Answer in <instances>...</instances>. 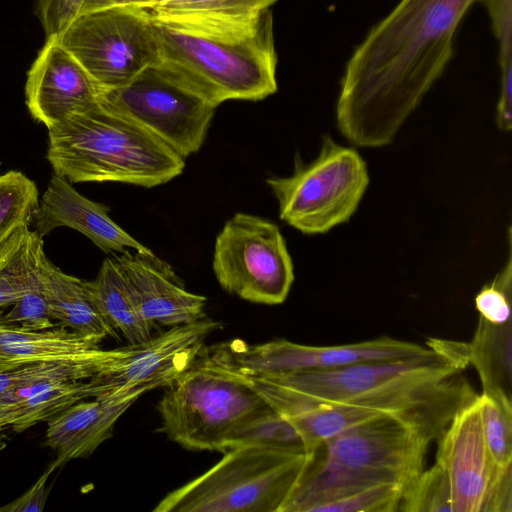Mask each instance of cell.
<instances>
[{
	"label": "cell",
	"mask_w": 512,
	"mask_h": 512,
	"mask_svg": "<svg viewBox=\"0 0 512 512\" xmlns=\"http://www.w3.org/2000/svg\"><path fill=\"white\" fill-rule=\"evenodd\" d=\"M479 0H400L374 25L346 63L337 127L352 144H390L441 77L457 29Z\"/></svg>",
	"instance_id": "obj_1"
},
{
	"label": "cell",
	"mask_w": 512,
	"mask_h": 512,
	"mask_svg": "<svg viewBox=\"0 0 512 512\" xmlns=\"http://www.w3.org/2000/svg\"><path fill=\"white\" fill-rule=\"evenodd\" d=\"M154 23L161 59L214 107L227 100H263L277 91L271 9L242 22Z\"/></svg>",
	"instance_id": "obj_2"
},
{
	"label": "cell",
	"mask_w": 512,
	"mask_h": 512,
	"mask_svg": "<svg viewBox=\"0 0 512 512\" xmlns=\"http://www.w3.org/2000/svg\"><path fill=\"white\" fill-rule=\"evenodd\" d=\"M431 440L403 419L383 414L322 443L280 512H315L330 501L381 483L404 486L424 469Z\"/></svg>",
	"instance_id": "obj_3"
},
{
	"label": "cell",
	"mask_w": 512,
	"mask_h": 512,
	"mask_svg": "<svg viewBox=\"0 0 512 512\" xmlns=\"http://www.w3.org/2000/svg\"><path fill=\"white\" fill-rule=\"evenodd\" d=\"M47 159L70 183L120 182L152 188L179 176L185 159L129 117L99 104L48 129Z\"/></svg>",
	"instance_id": "obj_4"
},
{
	"label": "cell",
	"mask_w": 512,
	"mask_h": 512,
	"mask_svg": "<svg viewBox=\"0 0 512 512\" xmlns=\"http://www.w3.org/2000/svg\"><path fill=\"white\" fill-rule=\"evenodd\" d=\"M308 457L255 446L228 449L210 469L168 493L153 512H280Z\"/></svg>",
	"instance_id": "obj_5"
},
{
	"label": "cell",
	"mask_w": 512,
	"mask_h": 512,
	"mask_svg": "<svg viewBox=\"0 0 512 512\" xmlns=\"http://www.w3.org/2000/svg\"><path fill=\"white\" fill-rule=\"evenodd\" d=\"M269 408L240 375L201 357L165 387L159 430L185 449L225 452L230 434Z\"/></svg>",
	"instance_id": "obj_6"
},
{
	"label": "cell",
	"mask_w": 512,
	"mask_h": 512,
	"mask_svg": "<svg viewBox=\"0 0 512 512\" xmlns=\"http://www.w3.org/2000/svg\"><path fill=\"white\" fill-rule=\"evenodd\" d=\"M279 216L304 234H322L349 221L369 185L359 153L325 136L318 156L305 164L296 158L289 177L267 180Z\"/></svg>",
	"instance_id": "obj_7"
},
{
	"label": "cell",
	"mask_w": 512,
	"mask_h": 512,
	"mask_svg": "<svg viewBox=\"0 0 512 512\" xmlns=\"http://www.w3.org/2000/svg\"><path fill=\"white\" fill-rule=\"evenodd\" d=\"M100 103L137 122L183 159L201 148L216 109L162 59L127 84L103 91Z\"/></svg>",
	"instance_id": "obj_8"
},
{
	"label": "cell",
	"mask_w": 512,
	"mask_h": 512,
	"mask_svg": "<svg viewBox=\"0 0 512 512\" xmlns=\"http://www.w3.org/2000/svg\"><path fill=\"white\" fill-rule=\"evenodd\" d=\"M58 39L103 91L127 84L161 59L154 20L138 6L83 12Z\"/></svg>",
	"instance_id": "obj_9"
},
{
	"label": "cell",
	"mask_w": 512,
	"mask_h": 512,
	"mask_svg": "<svg viewBox=\"0 0 512 512\" xmlns=\"http://www.w3.org/2000/svg\"><path fill=\"white\" fill-rule=\"evenodd\" d=\"M213 271L226 292L266 305L283 303L294 281L292 259L277 225L242 212L216 237Z\"/></svg>",
	"instance_id": "obj_10"
},
{
	"label": "cell",
	"mask_w": 512,
	"mask_h": 512,
	"mask_svg": "<svg viewBox=\"0 0 512 512\" xmlns=\"http://www.w3.org/2000/svg\"><path fill=\"white\" fill-rule=\"evenodd\" d=\"M427 348L387 336L352 344L309 346L286 339L249 344L233 339L206 347L203 358L224 370L255 377L329 370L356 363L396 360Z\"/></svg>",
	"instance_id": "obj_11"
},
{
	"label": "cell",
	"mask_w": 512,
	"mask_h": 512,
	"mask_svg": "<svg viewBox=\"0 0 512 512\" xmlns=\"http://www.w3.org/2000/svg\"><path fill=\"white\" fill-rule=\"evenodd\" d=\"M478 395L459 409L438 439L452 512H512V465L500 467L486 444Z\"/></svg>",
	"instance_id": "obj_12"
},
{
	"label": "cell",
	"mask_w": 512,
	"mask_h": 512,
	"mask_svg": "<svg viewBox=\"0 0 512 512\" xmlns=\"http://www.w3.org/2000/svg\"><path fill=\"white\" fill-rule=\"evenodd\" d=\"M222 324L203 317L171 326L157 336L122 347V354L95 375L106 394L138 396L166 387L204 354L209 335Z\"/></svg>",
	"instance_id": "obj_13"
},
{
	"label": "cell",
	"mask_w": 512,
	"mask_h": 512,
	"mask_svg": "<svg viewBox=\"0 0 512 512\" xmlns=\"http://www.w3.org/2000/svg\"><path fill=\"white\" fill-rule=\"evenodd\" d=\"M102 93L100 85L57 36L45 40L27 72V108L47 129L73 112L99 104Z\"/></svg>",
	"instance_id": "obj_14"
},
{
	"label": "cell",
	"mask_w": 512,
	"mask_h": 512,
	"mask_svg": "<svg viewBox=\"0 0 512 512\" xmlns=\"http://www.w3.org/2000/svg\"><path fill=\"white\" fill-rule=\"evenodd\" d=\"M144 316L154 325L175 326L205 317L206 298L185 289L172 267L150 249L115 256Z\"/></svg>",
	"instance_id": "obj_15"
},
{
	"label": "cell",
	"mask_w": 512,
	"mask_h": 512,
	"mask_svg": "<svg viewBox=\"0 0 512 512\" xmlns=\"http://www.w3.org/2000/svg\"><path fill=\"white\" fill-rule=\"evenodd\" d=\"M108 212L107 206L86 198L66 178L55 174L35 212V231L43 238L55 228L69 227L107 253L149 250L117 225Z\"/></svg>",
	"instance_id": "obj_16"
},
{
	"label": "cell",
	"mask_w": 512,
	"mask_h": 512,
	"mask_svg": "<svg viewBox=\"0 0 512 512\" xmlns=\"http://www.w3.org/2000/svg\"><path fill=\"white\" fill-rule=\"evenodd\" d=\"M103 340L65 327L27 331L0 324V370L42 362L88 363L103 370L122 354V347L102 349Z\"/></svg>",
	"instance_id": "obj_17"
},
{
	"label": "cell",
	"mask_w": 512,
	"mask_h": 512,
	"mask_svg": "<svg viewBox=\"0 0 512 512\" xmlns=\"http://www.w3.org/2000/svg\"><path fill=\"white\" fill-rule=\"evenodd\" d=\"M138 398L104 394L80 400L47 421L45 445L56 453L55 466L89 457Z\"/></svg>",
	"instance_id": "obj_18"
},
{
	"label": "cell",
	"mask_w": 512,
	"mask_h": 512,
	"mask_svg": "<svg viewBox=\"0 0 512 512\" xmlns=\"http://www.w3.org/2000/svg\"><path fill=\"white\" fill-rule=\"evenodd\" d=\"M94 377L77 381H40L0 395V426L23 432L47 422L72 404L106 394Z\"/></svg>",
	"instance_id": "obj_19"
},
{
	"label": "cell",
	"mask_w": 512,
	"mask_h": 512,
	"mask_svg": "<svg viewBox=\"0 0 512 512\" xmlns=\"http://www.w3.org/2000/svg\"><path fill=\"white\" fill-rule=\"evenodd\" d=\"M40 271L53 320L79 334L117 337V330L101 312L88 281L64 273L45 254Z\"/></svg>",
	"instance_id": "obj_20"
},
{
	"label": "cell",
	"mask_w": 512,
	"mask_h": 512,
	"mask_svg": "<svg viewBox=\"0 0 512 512\" xmlns=\"http://www.w3.org/2000/svg\"><path fill=\"white\" fill-rule=\"evenodd\" d=\"M466 349L468 362L481 380L482 394L512 403V320L494 324L479 317Z\"/></svg>",
	"instance_id": "obj_21"
},
{
	"label": "cell",
	"mask_w": 512,
	"mask_h": 512,
	"mask_svg": "<svg viewBox=\"0 0 512 512\" xmlns=\"http://www.w3.org/2000/svg\"><path fill=\"white\" fill-rule=\"evenodd\" d=\"M88 284L106 320L129 344L152 336L155 325L142 313L115 257L105 259L96 278Z\"/></svg>",
	"instance_id": "obj_22"
},
{
	"label": "cell",
	"mask_w": 512,
	"mask_h": 512,
	"mask_svg": "<svg viewBox=\"0 0 512 512\" xmlns=\"http://www.w3.org/2000/svg\"><path fill=\"white\" fill-rule=\"evenodd\" d=\"M43 240L29 227L18 230L0 248V308L12 306L41 281Z\"/></svg>",
	"instance_id": "obj_23"
},
{
	"label": "cell",
	"mask_w": 512,
	"mask_h": 512,
	"mask_svg": "<svg viewBox=\"0 0 512 512\" xmlns=\"http://www.w3.org/2000/svg\"><path fill=\"white\" fill-rule=\"evenodd\" d=\"M278 0H170L145 8L158 21L241 22L256 19Z\"/></svg>",
	"instance_id": "obj_24"
},
{
	"label": "cell",
	"mask_w": 512,
	"mask_h": 512,
	"mask_svg": "<svg viewBox=\"0 0 512 512\" xmlns=\"http://www.w3.org/2000/svg\"><path fill=\"white\" fill-rule=\"evenodd\" d=\"M240 446H255L307 455L298 430L271 407L236 428L228 437L226 451Z\"/></svg>",
	"instance_id": "obj_25"
},
{
	"label": "cell",
	"mask_w": 512,
	"mask_h": 512,
	"mask_svg": "<svg viewBox=\"0 0 512 512\" xmlns=\"http://www.w3.org/2000/svg\"><path fill=\"white\" fill-rule=\"evenodd\" d=\"M488 11L497 40L500 94L496 124L504 132L512 127V0H479Z\"/></svg>",
	"instance_id": "obj_26"
},
{
	"label": "cell",
	"mask_w": 512,
	"mask_h": 512,
	"mask_svg": "<svg viewBox=\"0 0 512 512\" xmlns=\"http://www.w3.org/2000/svg\"><path fill=\"white\" fill-rule=\"evenodd\" d=\"M38 206L34 181L20 171L0 175V248L18 230L29 227Z\"/></svg>",
	"instance_id": "obj_27"
},
{
	"label": "cell",
	"mask_w": 512,
	"mask_h": 512,
	"mask_svg": "<svg viewBox=\"0 0 512 512\" xmlns=\"http://www.w3.org/2000/svg\"><path fill=\"white\" fill-rule=\"evenodd\" d=\"M398 511L452 512L449 481L437 463L403 486Z\"/></svg>",
	"instance_id": "obj_28"
},
{
	"label": "cell",
	"mask_w": 512,
	"mask_h": 512,
	"mask_svg": "<svg viewBox=\"0 0 512 512\" xmlns=\"http://www.w3.org/2000/svg\"><path fill=\"white\" fill-rule=\"evenodd\" d=\"M102 371L88 363L42 362L0 370V395L40 381L87 380Z\"/></svg>",
	"instance_id": "obj_29"
},
{
	"label": "cell",
	"mask_w": 512,
	"mask_h": 512,
	"mask_svg": "<svg viewBox=\"0 0 512 512\" xmlns=\"http://www.w3.org/2000/svg\"><path fill=\"white\" fill-rule=\"evenodd\" d=\"M482 430L488 449L500 467L512 465V403L478 395Z\"/></svg>",
	"instance_id": "obj_30"
},
{
	"label": "cell",
	"mask_w": 512,
	"mask_h": 512,
	"mask_svg": "<svg viewBox=\"0 0 512 512\" xmlns=\"http://www.w3.org/2000/svg\"><path fill=\"white\" fill-rule=\"evenodd\" d=\"M403 486L381 483L319 506L315 512L398 511Z\"/></svg>",
	"instance_id": "obj_31"
},
{
	"label": "cell",
	"mask_w": 512,
	"mask_h": 512,
	"mask_svg": "<svg viewBox=\"0 0 512 512\" xmlns=\"http://www.w3.org/2000/svg\"><path fill=\"white\" fill-rule=\"evenodd\" d=\"M512 303V259L511 235L509 236V256L505 266L484 285L475 297L479 317L494 324H502L511 319Z\"/></svg>",
	"instance_id": "obj_32"
},
{
	"label": "cell",
	"mask_w": 512,
	"mask_h": 512,
	"mask_svg": "<svg viewBox=\"0 0 512 512\" xmlns=\"http://www.w3.org/2000/svg\"><path fill=\"white\" fill-rule=\"evenodd\" d=\"M0 324L17 325L27 331L46 330L55 326L42 278L12 305L8 313L0 315Z\"/></svg>",
	"instance_id": "obj_33"
},
{
	"label": "cell",
	"mask_w": 512,
	"mask_h": 512,
	"mask_svg": "<svg viewBox=\"0 0 512 512\" xmlns=\"http://www.w3.org/2000/svg\"><path fill=\"white\" fill-rule=\"evenodd\" d=\"M86 0H36V14L45 39L60 36L81 14Z\"/></svg>",
	"instance_id": "obj_34"
},
{
	"label": "cell",
	"mask_w": 512,
	"mask_h": 512,
	"mask_svg": "<svg viewBox=\"0 0 512 512\" xmlns=\"http://www.w3.org/2000/svg\"><path fill=\"white\" fill-rule=\"evenodd\" d=\"M54 463L45 470L38 480L20 497L0 507V512H40L44 509L49 490L47 482L56 469Z\"/></svg>",
	"instance_id": "obj_35"
},
{
	"label": "cell",
	"mask_w": 512,
	"mask_h": 512,
	"mask_svg": "<svg viewBox=\"0 0 512 512\" xmlns=\"http://www.w3.org/2000/svg\"><path fill=\"white\" fill-rule=\"evenodd\" d=\"M148 1L149 0H86L81 13L120 6L144 7Z\"/></svg>",
	"instance_id": "obj_36"
},
{
	"label": "cell",
	"mask_w": 512,
	"mask_h": 512,
	"mask_svg": "<svg viewBox=\"0 0 512 512\" xmlns=\"http://www.w3.org/2000/svg\"><path fill=\"white\" fill-rule=\"evenodd\" d=\"M167 1H170V0H149L147 2V4L144 7H142V8H151L153 6L163 4V3L167 2Z\"/></svg>",
	"instance_id": "obj_37"
},
{
	"label": "cell",
	"mask_w": 512,
	"mask_h": 512,
	"mask_svg": "<svg viewBox=\"0 0 512 512\" xmlns=\"http://www.w3.org/2000/svg\"><path fill=\"white\" fill-rule=\"evenodd\" d=\"M5 427L0 426V433L4 430ZM4 437H0V453L6 447V442L3 440Z\"/></svg>",
	"instance_id": "obj_38"
},
{
	"label": "cell",
	"mask_w": 512,
	"mask_h": 512,
	"mask_svg": "<svg viewBox=\"0 0 512 512\" xmlns=\"http://www.w3.org/2000/svg\"><path fill=\"white\" fill-rule=\"evenodd\" d=\"M2 313H3V312H2V310H0V315H1Z\"/></svg>",
	"instance_id": "obj_39"
}]
</instances>
